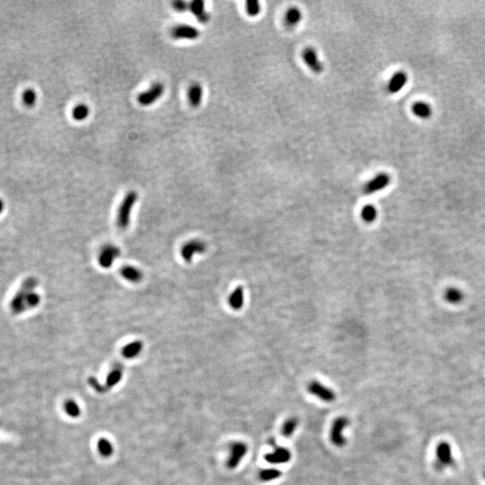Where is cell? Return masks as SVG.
Masks as SVG:
<instances>
[{
	"label": "cell",
	"instance_id": "9c48e42d",
	"mask_svg": "<svg viewBox=\"0 0 485 485\" xmlns=\"http://www.w3.org/2000/svg\"><path fill=\"white\" fill-rule=\"evenodd\" d=\"M171 35L175 40H196L200 36V31L192 25H179L173 27Z\"/></svg>",
	"mask_w": 485,
	"mask_h": 485
},
{
	"label": "cell",
	"instance_id": "7a4b0ae2",
	"mask_svg": "<svg viewBox=\"0 0 485 485\" xmlns=\"http://www.w3.org/2000/svg\"><path fill=\"white\" fill-rule=\"evenodd\" d=\"M138 200V194L136 192H130L124 197V201L120 203L117 214L116 223L119 229H126L131 221V214L132 209L135 205Z\"/></svg>",
	"mask_w": 485,
	"mask_h": 485
},
{
	"label": "cell",
	"instance_id": "277c9868",
	"mask_svg": "<svg viewBox=\"0 0 485 485\" xmlns=\"http://www.w3.org/2000/svg\"><path fill=\"white\" fill-rule=\"evenodd\" d=\"M349 424V420L345 416L338 417L337 419L333 421L332 428H331V433H330V439L331 441L335 447L337 448H342L346 445L345 437L343 435V432L345 428Z\"/></svg>",
	"mask_w": 485,
	"mask_h": 485
},
{
	"label": "cell",
	"instance_id": "1f68e13d",
	"mask_svg": "<svg viewBox=\"0 0 485 485\" xmlns=\"http://www.w3.org/2000/svg\"><path fill=\"white\" fill-rule=\"evenodd\" d=\"M173 8L177 12H185L189 9V4L184 0H177L173 2Z\"/></svg>",
	"mask_w": 485,
	"mask_h": 485
},
{
	"label": "cell",
	"instance_id": "e0dca14e",
	"mask_svg": "<svg viewBox=\"0 0 485 485\" xmlns=\"http://www.w3.org/2000/svg\"><path fill=\"white\" fill-rule=\"evenodd\" d=\"M120 273H122V275L125 280L133 282V283L140 282V280H142V272H140L139 269L131 266V265L124 266L122 269Z\"/></svg>",
	"mask_w": 485,
	"mask_h": 485
},
{
	"label": "cell",
	"instance_id": "2e32d148",
	"mask_svg": "<svg viewBox=\"0 0 485 485\" xmlns=\"http://www.w3.org/2000/svg\"><path fill=\"white\" fill-rule=\"evenodd\" d=\"M203 96V90L200 84L194 83L188 89V100L193 107H199L201 105Z\"/></svg>",
	"mask_w": 485,
	"mask_h": 485
},
{
	"label": "cell",
	"instance_id": "30bf717a",
	"mask_svg": "<svg viewBox=\"0 0 485 485\" xmlns=\"http://www.w3.org/2000/svg\"><path fill=\"white\" fill-rule=\"evenodd\" d=\"M389 184H390V176L387 173H380L367 183L363 188V193L366 195H371L387 188V185Z\"/></svg>",
	"mask_w": 485,
	"mask_h": 485
},
{
	"label": "cell",
	"instance_id": "7c38bea8",
	"mask_svg": "<svg viewBox=\"0 0 485 485\" xmlns=\"http://www.w3.org/2000/svg\"><path fill=\"white\" fill-rule=\"evenodd\" d=\"M119 249L114 246H106L103 247L99 256L100 265L105 269L111 267L116 258L119 256Z\"/></svg>",
	"mask_w": 485,
	"mask_h": 485
},
{
	"label": "cell",
	"instance_id": "7402d4cb",
	"mask_svg": "<svg viewBox=\"0 0 485 485\" xmlns=\"http://www.w3.org/2000/svg\"><path fill=\"white\" fill-rule=\"evenodd\" d=\"M301 18H302V13L300 10L296 8H292L288 9V12L286 14L285 21L289 27H293L300 22Z\"/></svg>",
	"mask_w": 485,
	"mask_h": 485
},
{
	"label": "cell",
	"instance_id": "52a82bcc",
	"mask_svg": "<svg viewBox=\"0 0 485 485\" xmlns=\"http://www.w3.org/2000/svg\"><path fill=\"white\" fill-rule=\"evenodd\" d=\"M308 390L311 395L320 399L321 401L325 403H332L336 399V395L332 389H330L329 387H325L317 380H314L312 382L309 383Z\"/></svg>",
	"mask_w": 485,
	"mask_h": 485
},
{
	"label": "cell",
	"instance_id": "4316f807",
	"mask_svg": "<svg viewBox=\"0 0 485 485\" xmlns=\"http://www.w3.org/2000/svg\"><path fill=\"white\" fill-rule=\"evenodd\" d=\"M97 448H98L99 453L104 457L111 456L113 453V446L111 444V441L106 439H101L99 440Z\"/></svg>",
	"mask_w": 485,
	"mask_h": 485
},
{
	"label": "cell",
	"instance_id": "83f0119b",
	"mask_svg": "<svg viewBox=\"0 0 485 485\" xmlns=\"http://www.w3.org/2000/svg\"><path fill=\"white\" fill-rule=\"evenodd\" d=\"M378 217V211L373 205H366L361 210V218L364 221L371 223Z\"/></svg>",
	"mask_w": 485,
	"mask_h": 485
},
{
	"label": "cell",
	"instance_id": "8992f818",
	"mask_svg": "<svg viewBox=\"0 0 485 485\" xmlns=\"http://www.w3.org/2000/svg\"><path fill=\"white\" fill-rule=\"evenodd\" d=\"M165 92V87L161 83H156L152 85L148 90L141 93L138 96V102L142 106H148L156 103Z\"/></svg>",
	"mask_w": 485,
	"mask_h": 485
},
{
	"label": "cell",
	"instance_id": "cb8c5ba5",
	"mask_svg": "<svg viewBox=\"0 0 485 485\" xmlns=\"http://www.w3.org/2000/svg\"><path fill=\"white\" fill-rule=\"evenodd\" d=\"M89 112H90L89 107L87 106V104L80 103V104H78L77 106H75L74 108H73V110H72V117H73L76 120L81 122V120L87 119L88 115H89Z\"/></svg>",
	"mask_w": 485,
	"mask_h": 485
},
{
	"label": "cell",
	"instance_id": "d6a6232c",
	"mask_svg": "<svg viewBox=\"0 0 485 485\" xmlns=\"http://www.w3.org/2000/svg\"><path fill=\"white\" fill-rule=\"evenodd\" d=\"M90 383H91V385H92V387H95L96 390L100 391V392H102V391H103V387H102V386L100 385V383H99L98 381L96 380V379H91Z\"/></svg>",
	"mask_w": 485,
	"mask_h": 485
},
{
	"label": "cell",
	"instance_id": "e575fe53",
	"mask_svg": "<svg viewBox=\"0 0 485 485\" xmlns=\"http://www.w3.org/2000/svg\"><path fill=\"white\" fill-rule=\"evenodd\" d=\"M482 477H483V479L485 480V468L484 470H483V472H482Z\"/></svg>",
	"mask_w": 485,
	"mask_h": 485
},
{
	"label": "cell",
	"instance_id": "5b68a950",
	"mask_svg": "<svg viewBox=\"0 0 485 485\" xmlns=\"http://www.w3.org/2000/svg\"><path fill=\"white\" fill-rule=\"evenodd\" d=\"M248 447L242 441H235L230 445L229 456L226 465L229 469L236 468L242 462V458L247 455Z\"/></svg>",
	"mask_w": 485,
	"mask_h": 485
},
{
	"label": "cell",
	"instance_id": "484cf974",
	"mask_svg": "<svg viewBox=\"0 0 485 485\" xmlns=\"http://www.w3.org/2000/svg\"><path fill=\"white\" fill-rule=\"evenodd\" d=\"M282 473L279 469L269 468L262 470L259 473L260 480L262 481H271L279 479Z\"/></svg>",
	"mask_w": 485,
	"mask_h": 485
},
{
	"label": "cell",
	"instance_id": "603a6c76",
	"mask_svg": "<svg viewBox=\"0 0 485 485\" xmlns=\"http://www.w3.org/2000/svg\"><path fill=\"white\" fill-rule=\"evenodd\" d=\"M123 369L120 367H116L115 369L111 370V372L108 375L106 379V385L107 387H115L116 385H118L120 380L123 379Z\"/></svg>",
	"mask_w": 485,
	"mask_h": 485
},
{
	"label": "cell",
	"instance_id": "f1b7e54d",
	"mask_svg": "<svg viewBox=\"0 0 485 485\" xmlns=\"http://www.w3.org/2000/svg\"><path fill=\"white\" fill-rule=\"evenodd\" d=\"M65 411H66L68 415H70L71 418H78V416L80 415L81 413V410H80V407L78 405L77 402L75 401H68L66 404H65Z\"/></svg>",
	"mask_w": 485,
	"mask_h": 485
},
{
	"label": "cell",
	"instance_id": "d4e9b609",
	"mask_svg": "<svg viewBox=\"0 0 485 485\" xmlns=\"http://www.w3.org/2000/svg\"><path fill=\"white\" fill-rule=\"evenodd\" d=\"M297 425H298V419L295 417L289 418L284 422L282 429H281V434L286 438L291 437L296 431Z\"/></svg>",
	"mask_w": 485,
	"mask_h": 485
},
{
	"label": "cell",
	"instance_id": "5bb4252c",
	"mask_svg": "<svg viewBox=\"0 0 485 485\" xmlns=\"http://www.w3.org/2000/svg\"><path fill=\"white\" fill-rule=\"evenodd\" d=\"M189 9L202 24H206L210 20V15L206 11L205 3L202 0H195L190 3Z\"/></svg>",
	"mask_w": 485,
	"mask_h": 485
},
{
	"label": "cell",
	"instance_id": "ac0fdd59",
	"mask_svg": "<svg viewBox=\"0 0 485 485\" xmlns=\"http://www.w3.org/2000/svg\"><path fill=\"white\" fill-rule=\"evenodd\" d=\"M142 348H143V344L141 341H132L128 343L127 345L124 346L123 349V355L124 358H129V359L136 358L137 356L141 352Z\"/></svg>",
	"mask_w": 485,
	"mask_h": 485
},
{
	"label": "cell",
	"instance_id": "836d02e7",
	"mask_svg": "<svg viewBox=\"0 0 485 485\" xmlns=\"http://www.w3.org/2000/svg\"><path fill=\"white\" fill-rule=\"evenodd\" d=\"M4 210V203L0 200V213Z\"/></svg>",
	"mask_w": 485,
	"mask_h": 485
},
{
	"label": "cell",
	"instance_id": "44dd1931",
	"mask_svg": "<svg viewBox=\"0 0 485 485\" xmlns=\"http://www.w3.org/2000/svg\"><path fill=\"white\" fill-rule=\"evenodd\" d=\"M412 112L420 119H429L432 116V107L428 103L419 102L412 105Z\"/></svg>",
	"mask_w": 485,
	"mask_h": 485
},
{
	"label": "cell",
	"instance_id": "4fadbf2b",
	"mask_svg": "<svg viewBox=\"0 0 485 485\" xmlns=\"http://www.w3.org/2000/svg\"><path fill=\"white\" fill-rule=\"evenodd\" d=\"M303 59L309 69L316 74H321L324 70V66L322 62L318 59L317 52L312 48H308L303 52Z\"/></svg>",
	"mask_w": 485,
	"mask_h": 485
},
{
	"label": "cell",
	"instance_id": "9a60e30c",
	"mask_svg": "<svg viewBox=\"0 0 485 485\" xmlns=\"http://www.w3.org/2000/svg\"><path fill=\"white\" fill-rule=\"evenodd\" d=\"M407 75L405 74L403 71H400L395 73L389 81L388 84V91L391 94H396L403 89L405 84L407 83Z\"/></svg>",
	"mask_w": 485,
	"mask_h": 485
},
{
	"label": "cell",
	"instance_id": "ffe728a7",
	"mask_svg": "<svg viewBox=\"0 0 485 485\" xmlns=\"http://www.w3.org/2000/svg\"><path fill=\"white\" fill-rule=\"evenodd\" d=\"M244 288L242 287H237L232 292L231 296H229V305L231 308L234 310H239L242 309L244 305Z\"/></svg>",
	"mask_w": 485,
	"mask_h": 485
},
{
	"label": "cell",
	"instance_id": "f546056e",
	"mask_svg": "<svg viewBox=\"0 0 485 485\" xmlns=\"http://www.w3.org/2000/svg\"><path fill=\"white\" fill-rule=\"evenodd\" d=\"M37 100V95L33 89H27L23 94V102L27 106H33Z\"/></svg>",
	"mask_w": 485,
	"mask_h": 485
},
{
	"label": "cell",
	"instance_id": "4dcf8cb0",
	"mask_svg": "<svg viewBox=\"0 0 485 485\" xmlns=\"http://www.w3.org/2000/svg\"><path fill=\"white\" fill-rule=\"evenodd\" d=\"M247 12L250 17H256L261 12V6L258 1L250 0L247 2Z\"/></svg>",
	"mask_w": 485,
	"mask_h": 485
},
{
	"label": "cell",
	"instance_id": "8fae6325",
	"mask_svg": "<svg viewBox=\"0 0 485 485\" xmlns=\"http://www.w3.org/2000/svg\"><path fill=\"white\" fill-rule=\"evenodd\" d=\"M274 450L271 453H268L265 456V460L272 465H280L288 463L291 459V452L288 448L278 447L274 445Z\"/></svg>",
	"mask_w": 485,
	"mask_h": 485
},
{
	"label": "cell",
	"instance_id": "ba28073f",
	"mask_svg": "<svg viewBox=\"0 0 485 485\" xmlns=\"http://www.w3.org/2000/svg\"><path fill=\"white\" fill-rule=\"evenodd\" d=\"M207 249L205 242H202L201 240H193L185 244L181 250V255L183 259L185 262L190 263L193 261V258L197 254H202Z\"/></svg>",
	"mask_w": 485,
	"mask_h": 485
},
{
	"label": "cell",
	"instance_id": "3957f363",
	"mask_svg": "<svg viewBox=\"0 0 485 485\" xmlns=\"http://www.w3.org/2000/svg\"><path fill=\"white\" fill-rule=\"evenodd\" d=\"M455 456L453 454L451 445L447 441H442L436 448V468L440 471L452 467L455 465Z\"/></svg>",
	"mask_w": 485,
	"mask_h": 485
},
{
	"label": "cell",
	"instance_id": "d6986e66",
	"mask_svg": "<svg viewBox=\"0 0 485 485\" xmlns=\"http://www.w3.org/2000/svg\"><path fill=\"white\" fill-rule=\"evenodd\" d=\"M445 299L450 304H459L464 299V293L461 289L455 287L448 288L445 292Z\"/></svg>",
	"mask_w": 485,
	"mask_h": 485
},
{
	"label": "cell",
	"instance_id": "6da1fadb",
	"mask_svg": "<svg viewBox=\"0 0 485 485\" xmlns=\"http://www.w3.org/2000/svg\"><path fill=\"white\" fill-rule=\"evenodd\" d=\"M37 285V281L34 279L25 280L20 292L13 298L11 309L16 313H22L27 309H33L40 304L41 297L37 293L33 291Z\"/></svg>",
	"mask_w": 485,
	"mask_h": 485
}]
</instances>
